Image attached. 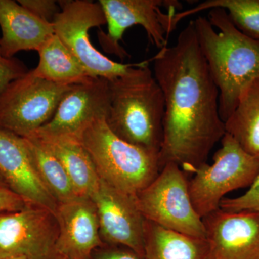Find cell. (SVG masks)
<instances>
[{
    "mask_svg": "<svg viewBox=\"0 0 259 259\" xmlns=\"http://www.w3.org/2000/svg\"><path fill=\"white\" fill-rule=\"evenodd\" d=\"M0 259H25V258H19V257H10V258H0Z\"/></svg>",
    "mask_w": 259,
    "mask_h": 259,
    "instance_id": "28",
    "label": "cell"
},
{
    "mask_svg": "<svg viewBox=\"0 0 259 259\" xmlns=\"http://www.w3.org/2000/svg\"><path fill=\"white\" fill-rule=\"evenodd\" d=\"M222 8L233 24L248 37L259 41V0H207L191 9L175 14L173 24L177 26L181 20L204 10Z\"/></svg>",
    "mask_w": 259,
    "mask_h": 259,
    "instance_id": "22",
    "label": "cell"
},
{
    "mask_svg": "<svg viewBox=\"0 0 259 259\" xmlns=\"http://www.w3.org/2000/svg\"><path fill=\"white\" fill-rule=\"evenodd\" d=\"M110 105L109 80L93 77L72 85L61 99L52 118L33 135L80 141L95 121L107 118Z\"/></svg>",
    "mask_w": 259,
    "mask_h": 259,
    "instance_id": "11",
    "label": "cell"
},
{
    "mask_svg": "<svg viewBox=\"0 0 259 259\" xmlns=\"http://www.w3.org/2000/svg\"><path fill=\"white\" fill-rule=\"evenodd\" d=\"M71 86L40 79L30 70L0 94V128L30 137L50 121Z\"/></svg>",
    "mask_w": 259,
    "mask_h": 259,
    "instance_id": "9",
    "label": "cell"
},
{
    "mask_svg": "<svg viewBox=\"0 0 259 259\" xmlns=\"http://www.w3.org/2000/svg\"><path fill=\"white\" fill-rule=\"evenodd\" d=\"M226 133L259 162V76L240 95L236 108L225 121Z\"/></svg>",
    "mask_w": 259,
    "mask_h": 259,
    "instance_id": "20",
    "label": "cell"
},
{
    "mask_svg": "<svg viewBox=\"0 0 259 259\" xmlns=\"http://www.w3.org/2000/svg\"><path fill=\"white\" fill-rule=\"evenodd\" d=\"M18 3L47 23H52L56 15L61 11L59 2L54 0H18Z\"/></svg>",
    "mask_w": 259,
    "mask_h": 259,
    "instance_id": "25",
    "label": "cell"
},
{
    "mask_svg": "<svg viewBox=\"0 0 259 259\" xmlns=\"http://www.w3.org/2000/svg\"><path fill=\"white\" fill-rule=\"evenodd\" d=\"M28 204L15 194L0 175V213L24 208Z\"/></svg>",
    "mask_w": 259,
    "mask_h": 259,
    "instance_id": "27",
    "label": "cell"
},
{
    "mask_svg": "<svg viewBox=\"0 0 259 259\" xmlns=\"http://www.w3.org/2000/svg\"><path fill=\"white\" fill-rule=\"evenodd\" d=\"M32 136L40 140L61 162L78 195L91 198L100 179L81 141L37 135Z\"/></svg>",
    "mask_w": 259,
    "mask_h": 259,
    "instance_id": "17",
    "label": "cell"
},
{
    "mask_svg": "<svg viewBox=\"0 0 259 259\" xmlns=\"http://www.w3.org/2000/svg\"><path fill=\"white\" fill-rule=\"evenodd\" d=\"M135 198L146 221L206 239L205 228L191 200L185 173L175 163H166L155 180Z\"/></svg>",
    "mask_w": 259,
    "mask_h": 259,
    "instance_id": "6",
    "label": "cell"
},
{
    "mask_svg": "<svg viewBox=\"0 0 259 259\" xmlns=\"http://www.w3.org/2000/svg\"><path fill=\"white\" fill-rule=\"evenodd\" d=\"M29 71L21 61L15 58L4 57L0 54V94L12 81L24 76Z\"/></svg>",
    "mask_w": 259,
    "mask_h": 259,
    "instance_id": "24",
    "label": "cell"
},
{
    "mask_svg": "<svg viewBox=\"0 0 259 259\" xmlns=\"http://www.w3.org/2000/svg\"><path fill=\"white\" fill-rule=\"evenodd\" d=\"M0 54L14 58L22 51H38L54 32L53 23L40 20L18 2L0 0Z\"/></svg>",
    "mask_w": 259,
    "mask_h": 259,
    "instance_id": "16",
    "label": "cell"
},
{
    "mask_svg": "<svg viewBox=\"0 0 259 259\" xmlns=\"http://www.w3.org/2000/svg\"><path fill=\"white\" fill-rule=\"evenodd\" d=\"M199 49L219 90V111L226 121L243 89L259 76V41L241 32L222 8L193 20Z\"/></svg>",
    "mask_w": 259,
    "mask_h": 259,
    "instance_id": "2",
    "label": "cell"
},
{
    "mask_svg": "<svg viewBox=\"0 0 259 259\" xmlns=\"http://www.w3.org/2000/svg\"><path fill=\"white\" fill-rule=\"evenodd\" d=\"M146 259H207V240L182 234L146 221Z\"/></svg>",
    "mask_w": 259,
    "mask_h": 259,
    "instance_id": "19",
    "label": "cell"
},
{
    "mask_svg": "<svg viewBox=\"0 0 259 259\" xmlns=\"http://www.w3.org/2000/svg\"><path fill=\"white\" fill-rule=\"evenodd\" d=\"M104 244L120 245L145 256V219L135 196L100 180L92 196Z\"/></svg>",
    "mask_w": 259,
    "mask_h": 259,
    "instance_id": "12",
    "label": "cell"
},
{
    "mask_svg": "<svg viewBox=\"0 0 259 259\" xmlns=\"http://www.w3.org/2000/svg\"><path fill=\"white\" fill-rule=\"evenodd\" d=\"M220 208L234 212L248 210L259 212V174L245 193L235 198L223 199Z\"/></svg>",
    "mask_w": 259,
    "mask_h": 259,
    "instance_id": "23",
    "label": "cell"
},
{
    "mask_svg": "<svg viewBox=\"0 0 259 259\" xmlns=\"http://www.w3.org/2000/svg\"><path fill=\"white\" fill-rule=\"evenodd\" d=\"M80 141L100 180L131 195L146 188L161 171L158 154L116 136L107 125L106 117L95 121Z\"/></svg>",
    "mask_w": 259,
    "mask_h": 259,
    "instance_id": "4",
    "label": "cell"
},
{
    "mask_svg": "<svg viewBox=\"0 0 259 259\" xmlns=\"http://www.w3.org/2000/svg\"><path fill=\"white\" fill-rule=\"evenodd\" d=\"M37 53L38 64L30 70L37 77L64 86L77 84L93 78L55 34L42 44Z\"/></svg>",
    "mask_w": 259,
    "mask_h": 259,
    "instance_id": "18",
    "label": "cell"
},
{
    "mask_svg": "<svg viewBox=\"0 0 259 259\" xmlns=\"http://www.w3.org/2000/svg\"><path fill=\"white\" fill-rule=\"evenodd\" d=\"M151 59L109 81L110 105L107 123L121 139L159 154L163 136L165 101L148 67Z\"/></svg>",
    "mask_w": 259,
    "mask_h": 259,
    "instance_id": "3",
    "label": "cell"
},
{
    "mask_svg": "<svg viewBox=\"0 0 259 259\" xmlns=\"http://www.w3.org/2000/svg\"><path fill=\"white\" fill-rule=\"evenodd\" d=\"M221 141L212 164L199 167L188 182L191 200L202 219L220 208L226 194L250 187L259 174V162L230 135L226 133Z\"/></svg>",
    "mask_w": 259,
    "mask_h": 259,
    "instance_id": "5",
    "label": "cell"
},
{
    "mask_svg": "<svg viewBox=\"0 0 259 259\" xmlns=\"http://www.w3.org/2000/svg\"><path fill=\"white\" fill-rule=\"evenodd\" d=\"M92 259H146V256L120 245H104L93 252Z\"/></svg>",
    "mask_w": 259,
    "mask_h": 259,
    "instance_id": "26",
    "label": "cell"
},
{
    "mask_svg": "<svg viewBox=\"0 0 259 259\" xmlns=\"http://www.w3.org/2000/svg\"><path fill=\"white\" fill-rule=\"evenodd\" d=\"M0 175L8 187L27 204L56 214L59 204L39 178L25 139L2 128Z\"/></svg>",
    "mask_w": 259,
    "mask_h": 259,
    "instance_id": "14",
    "label": "cell"
},
{
    "mask_svg": "<svg viewBox=\"0 0 259 259\" xmlns=\"http://www.w3.org/2000/svg\"><path fill=\"white\" fill-rule=\"evenodd\" d=\"M59 236L57 249L64 259H92L104 246L96 207L91 199L79 197L58 204L55 214Z\"/></svg>",
    "mask_w": 259,
    "mask_h": 259,
    "instance_id": "15",
    "label": "cell"
},
{
    "mask_svg": "<svg viewBox=\"0 0 259 259\" xmlns=\"http://www.w3.org/2000/svg\"><path fill=\"white\" fill-rule=\"evenodd\" d=\"M151 61L165 101L160 166L174 163L185 174H194L207 163L226 128L219 90L199 49L193 20L173 47L163 48Z\"/></svg>",
    "mask_w": 259,
    "mask_h": 259,
    "instance_id": "1",
    "label": "cell"
},
{
    "mask_svg": "<svg viewBox=\"0 0 259 259\" xmlns=\"http://www.w3.org/2000/svg\"><path fill=\"white\" fill-rule=\"evenodd\" d=\"M105 13L107 31L98 32L103 50L124 60L130 55L121 47L126 30L141 25L148 40L159 50L168 47L169 34L175 30L173 18L182 6L176 0H100Z\"/></svg>",
    "mask_w": 259,
    "mask_h": 259,
    "instance_id": "7",
    "label": "cell"
},
{
    "mask_svg": "<svg viewBox=\"0 0 259 259\" xmlns=\"http://www.w3.org/2000/svg\"><path fill=\"white\" fill-rule=\"evenodd\" d=\"M61 11L53 25L59 37L92 77L111 81L127 74L139 64H122L109 59L90 41V29L107 24L105 13L99 2L88 0L59 1Z\"/></svg>",
    "mask_w": 259,
    "mask_h": 259,
    "instance_id": "8",
    "label": "cell"
},
{
    "mask_svg": "<svg viewBox=\"0 0 259 259\" xmlns=\"http://www.w3.org/2000/svg\"><path fill=\"white\" fill-rule=\"evenodd\" d=\"M207 259H259V212L219 208L202 218Z\"/></svg>",
    "mask_w": 259,
    "mask_h": 259,
    "instance_id": "13",
    "label": "cell"
},
{
    "mask_svg": "<svg viewBox=\"0 0 259 259\" xmlns=\"http://www.w3.org/2000/svg\"><path fill=\"white\" fill-rule=\"evenodd\" d=\"M23 139L39 178L58 204L79 197L64 166L47 146L34 136Z\"/></svg>",
    "mask_w": 259,
    "mask_h": 259,
    "instance_id": "21",
    "label": "cell"
},
{
    "mask_svg": "<svg viewBox=\"0 0 259 259\" xmlns=\"http://www.w3.org/2000/svg\"><path fill=\"white\" fill-rule=\"evenodd\" d=\"M55 214L42 207L25 206L0 213V258L64 259L57 249Z\"/></svg>",
    "mask_w": 259,
    "mask_h": 259,
    "instance_id": "10",
    "label": "cell"
}]
</instances>
